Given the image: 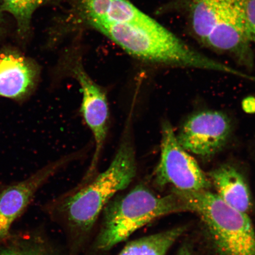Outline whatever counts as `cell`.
I'll return each mask as SVG.
<instances>
[{
	"mask_svg": "<svg viewBox=\"0 0 255 255\" xmlns=\"http://www.w3.org/2000/svg\"><path fill=\"white\" fill-rule=\"evenodd\" d=\"M248 0H172L169 9L184 18L198 42L232 57L239 65H254L247 19Z\"/></svg>",
	"mask_w": 255,
	"mask_h": 255,
	"instance_id": "6da1fadb",
	"label": "cell"
},
{
	"mask_svg": "<svg viewBox=\"0 0 255 255\" xmlns=\"http://www.w3.org/2000/svg\"><path fill=\"white\" fill-rule=\"evenodd\" d=\"M74 73L81 85L83 95L81 113L93 133L95 141V152L87 174L88 179L92 176L97 168L107 138L109 108L107 95L103 89L95 84L80 67L74 70Z\"/></svg>",
	"mask_w": 255,
	"mask_h": 255,
	"instance_id": "ba28073f",
	"label": "cell"
},
{
	"mask_svg": "<svg viewBox=\"0 0 255 255\" xmlns=\"http://www.w3.org/2000/svg\"><path fill=\"white\" fill-rule=\"evenodd\" d=\"M177 255H193L190 247L188 245H184L178 252Z\"/></svg>",
	"mask_w": 255,
	"mask_h": 255,
	"instance_id": "ac0fdd59",
	"label": "cell"
},
{
	"mask_svg": "<svg viewBox=\"0 0 255 255\" xmlns=\"http://www.w3.org/2000/svg\"><path fill=\"white\" fill-rule=\"evenodd\" d=\"M247 19L252 43L255 46V0H248Z\"/></svg>",
	"mask_w": 255,
	"mask_h": 255,
	"instance_id": "9a60e30c",
	"label": "cell"
},
{
	"mask_svg": "<svg viewBox=\"0 0 255 255\" xmlns=\"http://www.w3.org/2000/svg\"><path fill=\"white\" fill-rule=\"evenodd\" d=\"M4 9L2 7L1 0H0V28L1 27L3 21V12H4Z\"/></svg>",
	"mask_w": 255,
	"mask_h": 255,
	"instance_id": "d6986e66",
	"label": "cell"
},
{
	"mask_svg": "<svg viewBox=\"0 0 255 255\" xmlns=\"http://www.w3.org/2000/svg\"><path fill=\"white\" fill-rule=\"evenodd\" d=\"M81 3L92 25L136 21L145 15L128 0H81Z\"/></svg>",
	"mask_w": 255,
	"mask_h": 255,
	"instance_id": "7c38bea8",
	"label": "cell"
},
{
	"mask_svg": "<svg viewBox=\"0 0 255 255\" xmlns=\"http://www.w3.org/2000/svg\"><path fill=\"white\" fill-rule=\"evenodd\" d=\"M47 0H1L4 12L11 14L17 23L18 34L25 36L30 30L32 16Z\"/></svg>",
	"mask_w": 255,
	"mask_h": 255,
	"instance_id": "5bb4252c",
	"label": "cell"
},
{
	"mask_svg": "<svg viewBox=\"0 0 255 255\" xmlns=\"http://www.w3.org/2000/svg\"><path fill=\"white\" fill-rule=\"evenodd\" d=\"M173 192L202 219L219 255H255V230L248 214L209 190Z\"/></svg>",
	"mask_w": 255,
	"mask_h": 255,
	"instance_id": "5b68a950",
	"label": "cell"
},
{
	"mask_svg": "<svg viewBox=\"0 0 255 255\" xmlns=\"http://www.w3.org/2000/svg\"><path fill=\"white\" fill-rule=\"evenodd\" d=\"M0 255H43L39 254L22 253L18 251L5 250L0 253Z\"/></svg>",
	"mask_w": 255,
	"mask_h": 255,
	"instance_id": "e0dca14e",
	"label": "cell"
},
{
	"mask_svg": "<svg viewBox=\"0 0 255 255\" xmlns=\"http://www.w3.org/2000/svg\"><path fill=\"white\" fill-rule=\"evenodd\" d=\"M186 229L179 226L130 242L119 255H165Z\"/></svg>",
	"mask_w": 255,
	"mask_h": 255,
	"instance_id": "4fadbf2b",
	"label": "cell"
},
{
	"mask_svg": "<svg viewBox=\"0 0 255 255\" xmlns=\"http://www.w3.org/2000/svg\"><path fill=\"white\" fill-rule=\"evenodd\" d=\"M232 131L231 121L227 115L219 111L204 110L187 118L176 138L187 151L208 159L225 147Z\"/></svg>",
	"mask_w": 255,
	"mask_h": 255,
	"instance_id": "52a82bcc",
	"label": "cell"
},
{
	"mask_svg": "<svg viewBox=\"0 0 255 255\" xmlns=\"http://www.w3.org/2000/svg\"><path fill=\"white\" fill-rule=\"evenodd\" d=\"M160 160L154 171V182L168 184L180 191L209 190L212 183L197 161L178 143L171 124L165 121L161 130Z\"/></svg>",
	"mask_w": 255,
	"mask_h": 255,
	"instance_id": "8992f818",
	"label": "cell"
},
{
	"mask_svg": "<svg viewBox=\"0 0 255 255\" xmlns=\"http://www.w3.org/2000/svg\"><path fill=\"white\" fill-rule=\"evenodd\" d=\"M70 160L65 158L37 171L18 183L5 187L0 192V239L8 237L12 223L26 208L36 191Z\"/></svg>",
	"mask_w": 255,
	"mask_h": 255,
	"instance_id": "9c48e42d",
	"label": "cell"
},
{
	"mask_svg": "<svg viewBox=\"0 0 255 255\" xmlns=\"http://www.w3.org/2000/svg\"><path fill=\"white\" fill-rule=\"evenodd\" d=\"M244 108L245 111L250 112V113H254L255 112V99L250 98L247 99L244 103Z\"/></svg>",
	"mask_w": 255,
	"mask_h": 255,
	"instance_id": "2e32d148",
	"label": "cell"
},
{
	"mask_svg": "<svg viewBox=\"0 0 255 255\" xmlns=\"http://www.w3.org/2000/svg\"><path fill=\"white\" fill-rule=\"evenodd\" d=\"M209 177L216 188V194L223 202L242 213L250 212L253 200L250 189L237 168L223 164L209 172Z\"/></svg>",
	"mask_w": 255,
	"mask_h": 255,
	"instance_id": "8fae6325",
	"label": "cell"
},
{
	"mask_svg": "<svg viewBox=\"0 0 255 255\" xmlns=\"http://www.w3.org/2000/svg\"><path fill=\"white\" fill-rule=\"evenodd\" d=\"M93 26L130 55L152 63L206 70L247 79V73L210 58L145 15L136 21Z\"/></svg>",
	"mask_w": 255,
	"mask_h": 255,
	"instance_id": "7a4b0ae2",
	"label": "cell"
},
{
	"mask_svg": "<svg viewBox=\"0 0 255 255\" xmlns=\"http://www.w3.org/2000/svg\"><path fill=\"white\" fill-rule=\"evenodd\" d=\"M37 71L33 63L14 52L0 53V96L20 101L33 92Z\"/></svg>",
	"mask_w": 255,
	"mask_h": 255,
	"instance_id": "30bf717a",
	"label": "cell"
},
{
	"mask_svg": "<svg viewBox=\"0 0 255 255\" xmlns=\"http://www.w3.org/2000/svg\"><path fill=\"white\" fill-rule=\"evenodd\" d=\"M127 130L109 167L60 204V211L76 231H91L112 198L128 186L135 177V151L128 128Z\"/></svg>",
	"mask_w": 255,
	"mask_h": 255,
	"instance_id": "3957f363",
	"label": "cell"
},
{
	"mask_svg": "<svg viewBox=\"0 0 255 255\" xmlns=\"http://www.w3.org/2000/svg\"><path fill=\"white\" fill-rule=\"evenodd\" d=\"M184 212H189V209L176 194L159 197L144 185H138L125 195L111 200L105 207L95 247L109 251L154 220Z\"/></svg>",
	"mask_w": 255,
	"mask_h": 255,
	"instance_id": "277c9868",
	"label": "cell"
}]
</instances>
